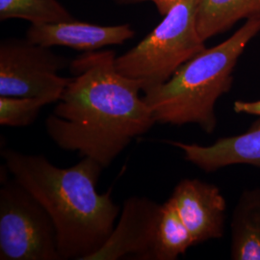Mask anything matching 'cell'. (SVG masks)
I'll list each match as a JSON object with an SVG mask.
<instances>
[{
	"label": "cell",
	"instance_id": "2e32d148",
	"mask_svg": "<svg viewBox=\"0 0 260 260\" xmlns=\"http://www.w3.org/2000/svg\"><path fill=\"white\" fill-rule=\"evenodd\" d=\"M233 110L238 114H247L260 117V100L252 102L235 101L233 103Z\"/></svg>",
	"mask_w": 260,
	"mask_h": 260
},
{
	"label": "cell",
	"instance_id": "5bb4252c",
	"mask_svg": "<svg viewBox=\"0 0 260 260\" xmlns=\"http://www.w3.org/2000/svg\"><path fill=\"white\" fill-rule=\"evenodd\" d=\"M13 19L37 24L71 21L75 18L58 0H0V20Z\"/></svg>",
	"mask_w": 260,
	"mask_h": 260
},
{
	"label": "cell",
	"instance_id": "5b68a950",
	"mask_svg": "<svg viewBox=\"0 0 260 260\" xmlns=\"http://www.w3.org/2000/svg\"><path fill=\"white\" fill-rule=\"evenodd\" d=\"M0 259L61 260L51 218L15 178L0 189Z\"/></svg>",
	"mask_w": 260,
	"mask_h": 260
},
{
	"label": "cell",
	"instance_id": "7a4b0ae2",
	"mask_svg": "<svg viewBox=\"0 0 260 260\" xmlns=\"http://www.w3.org/2000/svg\"><path fill=\"white\" fill-rule=\"evenodd\" d=\"M10 174L42 205L55 226L61 259L88 260L107 241L120 214L111 190L98 192L104 168L83 157L76 165L59 168L44 155L2 149Z\"/></svg>",
	"mask_w": 260,
	"mask_h": 260
},
{
	"label": "cell",
	"instance_id": "6da1fadb",
	"mask_svg": "<svg viewBox=\"0 0 260 260\" xmlns=\"http://www.w3.org/2000/svg\"><path fill=\"white\" fill-rule=\"evenodd\" d=\"M116 58L107 49L73 60L74 76L46 120L47 134L60 149L92 158L103 168L156 123L140 96L143 84L121 75Z\"/></svg>",
	"mask_w": 260,
	"mask_h": 260
},
{
	"label": "cell",
	"instance_id": "52a82bcc",
	"mask_svg": "<svg viewBox=\"0 0 260 260\" xmlns=\"http://www.w3.org/2000/svg\"><path fill=\"white\" fill-rule=\"evenodd\" d=\"M160 211L161 205L148 198L131 197L124 201L119 223L88 260H117L126 255L151 260Z\"/></svg>",
	"mask_w": 260,
	"mask_h": 260
},
{
	"label": "cell",
	"instance_id": "9c48e42d",
	"mask_svg": "<svg viewBox=\"0 0 260 260\" xmlns=\"http://www.w3.org/2000/svg\"><path fill=\"white\" fill-rule=\"evenodd\" d=\"M135 35L128 23L102 26L89 22L71 20L55 23H37L27 28L31 42L44 47H66L90 52L103 47L122 45Z\"/></svg>",
	"mask_w": 260,
	"mask_h": 260
},
{
	"label": "cell",
	"instance_id": "8fae6325",
	"mask_svg": "<svg viewBox=\"0 0 260 260\" xmlns=\"http://www.w3.org/2000/svg\"><path fill=\"white\" fill-rule=\"evenodd\" d=\"M231 258L260 260V187L242 193L231 222Z\"/></svg>",
	"mask_w": 260,
	"mask_h": 260
},
{
	"label": "cell",
	"instance_id": "7c38bea8",
	"mask_svg": "<svg viewBox=\"0 0 260 260\" xmlns=\"http://www.w3.org/2000/svg\"><path fill=\"white\" fill-rule=\"evenodd\" d=\"M258 17L260 0H198V30L205 42L240 20Z\"/></svg>",
	"mask_w": 260,
	"mask_h": 260
},
{
	"label": "cell",
	"instance_id": "30bf717a",
	"mask_svg": "<svg viewBox=\"0 0 260 260\" xmlns=\"http://www.w3.org/2000/svg\"><path fill=\"white\" fill-rule=\"evenodd\" d=\"M180 149L186 161L205 173H214L233 165H250L260 169V117L244 133L223 137L210 146L166 141Z\"/></svg>",
	"mask_w": 260,
	"mask_h": 260
},
{
	"label": "cell",
	"instance_id": "277c9868",
	"mask_svg": "<svg viewBox=\"0 0 260 260\" xmlns=\"http://www.w3.org/2000/svg\"><path fill=\"white\" fill-rule=\"evenodd\" d=\"M162 21L136 47L116 58L121 75L139 80L143 91L165 83L205 49L198 30V0H151Z\"/></svg>",
	"mask_w": 260,
	"mask_h": 260
},
{
	"label": "cell",
	"instance_id": "8992f818",
	"mask_svg": "<svg viewBox=\"0 0 260 260\" xmlns=\"http://www.w3.org/2000/svg\"><path fill=\"white\" fill-rule=\"evenodd\" d=\"M71 62L27 38L0 42V96L38 98L57 103L71 78L59 75Z\"/></svg>",
	"mask_w": 260,
	"mask_h": 260
},
{
	"label": "cell",
	"instance_id": "e0dca14e",
	"mask_svg": "<svg viewBox=\"0 0 260 260\" xmlns=\"http://www.w3.org/2000/svg\"><path fill=\"white\" fill-rule=\"evenodd\" d=\"M109 1H111L115 4H118V5H133V4H139V3H143V2L149 1V0H109Z\"/></svg>",
	"mask_w": 260,
	"mask_h": 260
},
{
	"label": "cell",
	"instance_id": "ba28073f",
	"mask_svg": "<svg viewBox=\"0 0 260 260\" xmlns=\"http://www.w3.org/2000/svg\"><path fill=\"white\" fill-rule=\"evenodd\" d=\"M169 200L195 245L223 237L226 202L218 186L198 178H184L177 183Z\"/></svg>",
	"mask_w": 260,
	"mask_h": 260
},
{
	"label": "cell",
	"instance_id": "9a60e30c",
	"mask_svg": "<svg viewBox=\"0 0 260 260\" xmlns=\"http://www.w3.org/2000/svg\"><path fill=\"white\" fill-rule=\"evenodd\" d=\"M47 103L38 98L0 96V124L12 127H25L37 119L41 109Z\"/></svg>",
	"mask_w": 260,
	"mask_h": 260
},
{
	"label": "cell",
	"instance_id": "3957f363",
	"mask_svg": "<svg viewBox=\"0 0 260 260\" xmlns=\"http://www.w3.org/2000/svg\"><path fill=\"white\" fill-rule=\"evenodd\" d=\"M259 32L260 17L247 19L223 43L187 61L165 83L143 91L155 121L196 124L206 134L213 133L218 124L217 102L231 91L234 69Z\"/></svg>",
	"mask_w": 260,
	"mask_h": 260
},
{
	"label": "cell",
	"instance_id": "4fadbf2b",
	"mask_svg": "<svg viewBox=\"0 0 260 260\" xmlns=\"http://www.w3.org/2000/svg\"><path fill=\"white\" fill-rule=\"evenodd\" d=\"M195 246L193 238L168 199L161 205L151 260H176Z\"/></svg>",
	"mask_w": 260,
	"mask_h": 260
}]
</instances>
